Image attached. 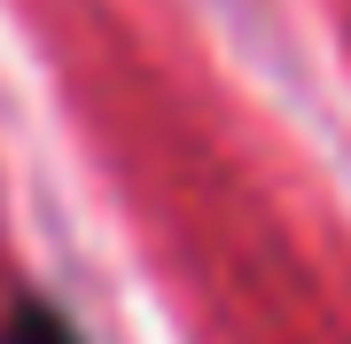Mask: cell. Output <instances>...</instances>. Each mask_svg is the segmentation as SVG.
Segmentation results:
<instances>
[{"label": "cell", "mask_w": 351, "mask_h": 344, "mask_svg": "<svg viewBox=\"0 0 351 344\" xmlns=\"http://www.w3.org/2000/svg\"><path fill=\"white\" fill-rule=\"evenodd\" d=\"M0 344H86V329H78L47 290H16L8 313H0Z\"/></svg>", "instance_id": "cell-1"}]
</instances>
